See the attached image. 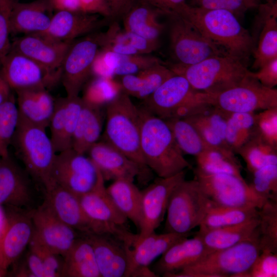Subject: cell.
<instances>
[{
	"label": "cell",
	"instance_id": "49",
	"mask_svg": "<svg viewBox=\"0 0 277 277\" xmlns=\"http://www.w3.org/2000/svg\"><path fill=\"white\" fill-rule=\"evenodd\" d=\"M17 0H0V65L11 50L10 21L12 9Z\"/></svg>",
	"mask_w": 277,
	"mask_h": 277
},
{
	"label": "cell",
	"instance_id": "42",
	"mask_svg": "<svg viewBox=\"0 0 277 277\" xmlns=\"http://www.w3.org/2000/svg\"><path fill=\"white\" fill-rule=\"evenodd\" d=\"M197 168L208 173H227L243 177L242 166L235 155L217 149L206 150L196 157Z\"/></svg>",
	"mask_w": 277,
	"mask_h": 277
},
{
	"label": "cell",
	"instance_id": "18",
	"mask_svg": "<svg viewBox=\"0 0 277 277\" xmlns=\"http://www.w3.org/2000/svg\"><path fill=\"white\" fill-rule=\"evenodd\" d=\"M197 92L184 76L174 74L162 84L142 105L154 115L166 120L194 100Z\"/></svg>",
	"mask_w": 277,
	"mask_h": 277
},
{
	"label": "cell",
	"instance_id": "41",
	"mask_svg": "<svg viewBox=\"0 0 277 277\" xmlns=\"http://www.w3.org/2000/svg\"><path fill=\"white\" fill-rule=\"evenodd\" d=\"M256 228L261 251L277 253V201L267 200L259 209Z\"/></svg>",
	"mask_w": 277,
	"mask_h": 277
},
{
	"label": "cell",
	"instance_id": "2",
	"mask_svg": "<svg viewBox=\"0 0 277 277\" xmlns=\"http://www.w3.org/2000/svg\"><path fill=\"white\" fill-rule=\"evenodd\" d=\"M137 107L141 149L146 166L160 177H170L190 168L166 121L142 105Z\"/></svg>",
	"mask_w": 277,
	"mask_h": 277
},
{
	"label": "cell",
	"instance_id": "58",
	"mask_svg": "<svg viewBox=\"0 0 277 277\" xmlns=\"http://www.w3.org/2000/svg\"><path fill=\"white\" fill-rule=\"evenodd\" d=\"M8 219L4 206L0 205V243L6 229Z\"/></svg>",
	"mask_w": 277,
	"mask_h": 277
},
{
	"label": "cell",
	"instance_id": "31",
	"mask_svg": "<svg viewBox=\"0 0 277 277\" xmlns=\"http://www.w3.org/2000/svg\"><path fill=\"white\" fill-rule=\"evenodd\" d=\"M174 74L163 62L136 74L121 76L117 82L123 92L143 101Z\"/></svg>",
	"mask_w": 277,
	"mask_h": 277
},
{
	"label": "cell",
	"instance_id": "59",
	"mask_svg": "<svg viewBox=\"0 0 277 277\" xmlns=\"http://www.w3.org/2000/svg\"><path fill=\"white\" fill-rule=\"evenodd\" d=\"M248 9L255 8L259 5V0H245Z\"/></svg>",
	"mask_w": 277,
	"mask_h": 277
},
{
	"label": "cell",
	"instance_id": "48",
	"mask_svg": "<svg viewBox=\"0 0 277 277\" xmlns=\"http://www.w3.org/2000/svg\"><path fill=\"white\" fill-rule=\"evenodd\" d=\"M258 133L272 145L277 147V107L255 113Z\"/></svg>",
	"mask_w": 277,
	"mask_h": 277
},
{
	"label": "cell",
	"instance_id": "19",
	"mask_svg": "<svg viewBox=\"0 0 277 277\" xmlns=\"http://www.w3.org/2000/svg\"><path fill=\"white\" fill-rule=\"evenodd\" d=\"M110 19L82 11H60L53 15L48 29L39 34L50 39L72 42L109 25Z\"/></svg>",
	"mask_w": 277,
	"mask_h": 277
},
{
	"label": "cell",
	"instance_id": "29",
	"mask_svg": "<svg viewBox=\"0 0 277 277\" xmlns=\"http://www.w3.org/2000/svg\"><path fill=\"white\" fill-rule=\"evenodd\" d=\"M16 93L19 116L46 129L55 106V100L47 89L21 90Z\"/></svg>",
	"mask_w": 277,
	"mask_h": 277
},
{
	"label": "cell",
	"instance_id": "40",
	"mask_svg": "<svg viewBox=\"0 0 277 277\" xmlns=\"http://www.w3.org/2000/svg\"><path fill=\"white\" fill-rule=\"evenodd\" d=\"M257 132L255 112L230 113L225 140L234 153Z\"/></svg>",
	"mask_w": 277,
	"mask_h": 277
},
{
	"label": "cell",
	"instance_id": "22",
	"mask_svg": "<svg viewBox=\"0 0 277 277\" xmlns=\"http://www.w3.org/2000/svg\"><path fill=\"white\" fill-rule=\"evenodd\" d=\"M45 190L43 204L59 220L81 234H98L83 211L79 196L56 184Z\"/></svg>",
	"mask_w": 277,
	"mask_h": 277
},
{
	"label": "cell",
	"instance_id": "53",
	"mask_svg": "<svg viewBox=\"0 0 277 277\" xmlns=\"http://www.w3.org/2000/svg\"><path fill=\"white\" fill-rule=\"evenodd\" d=\"M79 1L82 12L98 14L111 21L110 11L106 0H79Z\"/></svg>",
	"mask_w": 277,
	"mask_h": 277
},
{
	"label": "cell",
	"instance_id": "17",
	"mask_svg": "<svg viewBox=\"0 0 277 277\" xmlns=\"http://www.w3.org/2000/svg\"><path fill=\"white\" fill-rule=\"evenodd\" d=\"M87 153L105 181L120 179L133 181L136 177L140 182L146 183L150 177V173L104 140L95 143Z\"/></svg>",
	"mask_w": 277,
	"mask_h": 277
},
{
	"label": "cell",
	"instance_id": "11",
	"mask_svg": "<svg viewBox=\"0 0 277 277\" xmlns=\"http://www.w3.org/2000/svg\"><path fill=\"white\" fill-rule=\"evenodd\" d=\"M167 15L170 18V46L174 63L192 65L208 57L228 55L181 16L173 13Z\"/></svg>",
	"mask_w": 277,
	"mask_h": 277
},
{
	"label": "cell",
	"instance_id": "55",
	"mask_svg": "<svg viewBox=\"0 0 277 277\" xmlns=\"http://www.w3.org/2000/svg\"><path fill=\"white\" fill-rule=\"evenodd\" d=\"M147 4L161 11L163 14L172 13L186 0H137Z\"/></svg>",
	"mask_w": 277,
	"mask_h": 277
},
{
	"label": "cell",
	"instance_id": "5",
	"mask_svg": "<svg viewBox=\"0 0 277 277\" xmlns=\"http://www.w3.org/2000/svg\"><path fill=\"white\" fill-rule=\"evenodd\" d=\"M260 252L256 228L248 239L232 247L213 251L168 277H242Z\"/></svg>",
	"mask_w": 277,
	"mask_h": 277
},
{
	"label": "cell",
	"instance_id": "50",
	"mask_svg": "<svg viewBox=\"0 0 277 277\" xmlns=\"http://www.w3.org/2000/svg\"><path fill=\"white\" fill-rule=\"evenodd\" d=\"M207 9H223L236 16H242L248 9L245 0H190L189 4Z\"/></svg>",
	"mask_w": 277,
	"mask_h": 277
},
{
	"label": "cell",
	"instance_id": "15",
	"mask_svg": "<svg viewBox=\"0 0 277 277\" xmlns=\"http://www.w3.org/2000/svg\"><path fill=\"white\" fill-rule=\"evenodd\" d=\"M0 72L12 90L47 89L60 80V76L30 58L10 50L0 65Z\"/></svg>",
	"mask_w": 277,
	"mask_h": 277
},
{
	"label": "cell",
	"instance_id": "36",
	"mask_svg": "<svg viewBox=\"0 0 277 277\" xmlns=\"http://www.w3.org/2000/svg\"><path fill=\"white\" fill-rule=\"evenodd\" d=\"M258 208L225 207L211 202L198 231L240 224L258 216Z\"/></svg>",
	"mask_w": 277,
	"mask_h": 277
},
{
	"label": "cell",
	"instance_id": "52",
	"mask_svg": "<svg viewBox=\"0 0 277 277\" xmlns=\"http://www.w3.org/2000/svg\"><path fill=\"white\" fill-rule=\"evenodd\" d=\"M127 43L137 50L140 54H149L159 47V41L148 39L131 32L124 31Z\"/></svg>",
	"mask_w": 277,
	"mask_h": 277
},
{
	"label": "cell",
	"instance_id": "56",
	"mask_svg": "<svg viewBox=\"0 0 277 277\" xmlns=\"http://www.w3.org/2000/svg\"><path fill=\"white\" fill-rule=\"evenodd\" d=\"M49 2L52 9L56 12L82 11L79 0H49Z\"/></svg>",
	"mask_w": 277,
	"mask_h": 277
},
{
	"label": "cell",
	"instance_id": "27",
	"mask_svg": "<svg viewBox=\"0 0 277 277\" xmlns=\"http://www.w3.org/2000/svg\"><path fill=\"white\" fill-rule=\"evenodd\" d=\"M52 9L49 0H36L30 3L16 1L10 21V34H40L49 27Z\"/></svg>",
	"mask_w": 277,
	"mask_h": 277
},
{
	"label": "cell",
	"instance_id": "12",
	"mask_svg": "<svg viewBox=\"0 0 277 277\" xmlns=\"http://www.w3.org/2000/svg\"><path fill=\"white\" fill-rule=\"evenodd\" d=\"M100 174L88 156L70 148L56 154L51 171V186L57 185L80 196L95 187Z\"/></svg>",
	"mask_w": 277,
	"mask_h": 277
},
{
	"label": "cell",
	"instance_id": "1",
	"mask_svg": "<svg viewBox=\"0 0 277 277\" xmlns=\"http://www.w3.org/2000/svg\"><path fill=\"white\" fill-rule=\"evenodd\" d=\"M172 13L193 25L228 55L246 63L254 50V42L250 33L241 25L237 16L229 11L204 9L185 2Z\"/></svg>",
	"mask_w": 277,
	"mask_h": 277
},
{
	"label": "cell",
	"instance_id": "39",
	"mask_svg": "<svg viewBox=\"0 0 277 277\" xmlns=\"http://www.w3.org/2000/svg\"><path fill=\"white\" fill-rule=\"evenodd\" d=\"M101 50L105 63L113 70L114 76L136 74L163 62L150 54L124 55L102 49Z\"/></svg>",
	"mask_w": 277,
	"mask_h": 277
},
{
	"label": "cell",
	"instance_id": "6",
	"mask_svg": "<svg viewBox=\"0 0 277 277\" xmlns=\"http://www.w3.org/2000/svg\"><path fill=\"white\" fill-rule=\"evenodd\" d=\"M46 130L18 115L12 141L25 170L40 183L45 190L51 184V171L56 154Z\"/></svg>",
	"mask_w": 277,
	"mask_h": 277
},
{
	"label": "cell",
	"instance_id": "61",
	"mask_svg": "<svg viewBox=\"0 0 277 277\" xmlns=\"http://www.w3.org/2000/svg\"><path fill=\"white\" fill-rule=\"evenodd\" d=\"M1 158H2V157L0 156V160H1Z\"/></svg>",
	"mask_w": 277,
	"mask_h": 277
},
{
	"label": "cell",
	"instance_id": "8",
	"mask_svg": "<svg viewBox=\"0 0 277 277\" xmlns=\"http://www.w3.org/2000/svg\"><path fill=\"white\" fill-rule=\"evenodd\" d=\"M210 203L196 180H184L174 189L169 197L165 232H191L200 226Z\"/></svg>",
	"mask_w": 277,
	"mask_h": 277
},
{
	"label": "cell",
	"instance_id": "60",
	"mask_svg": "<svg viewBox=\"0 0 277 277\" xmlns=\"http://www.w3.org/2000/svg\"><path fill=\"white\" fill-rule=\"evenodd\" d=\"M8 271L4 269L0 260V277L5 276L7 274Z\"/></svg>",
	"mask_w": 277,
	"mask_h": 277
},
{
	"label": "cell",
	"instance_id": "28",
	"mask_svg": "<svg viewBox=\"0 0 277 277\" xmlns=\"http://www.w3.org/2000/svg\"><path fill=\"white\" fill-rule=\"evenodd\" d=\"M258 22L260 31L258 46L254 49L252 68L259 69L264 64L277 57V3L268 0L259 5Z\"/></svg>",
	"mask_w": 277,
	"mask_h": 277
},
{
	"label": "cell",
	"instance_id": "46",
	"mask_svg": "<svg viewBox=\"0 0 277 277\" xmlns=\"http://www.w3.org/2000/svg\"><path fill=\"white\" fill-rule=\"evenodd\" d=\"M42 260L46 269L48 277L62 276L64 259L39 241L34 235L28 246Z\"/></svg>",
	"mask_w": 277,
	"mask_h": 277
},
{
	"label": "cell",
	"instance_id": "26",
	"mask_svg": "<svg viewBox=\"0 0 277 277\" xmlns=\"http://www.w3.org/2000/svg\"><path fill=\"white\" fill-rule=\"evenodd\" d=\"M189 238L177 242L161 256L154 267L156 275L168 277L211 252L196 233L193 238Z\"/></svg>",
	"mask_w": 277,
	"mask_h": 277
},
{
	"label": "cell",
	"instance_id": "32",
	"mask_svg": "<svg viewBox=\"0 0 277 277\" xmlns=\"http://www.w3.org/2000/svg\"><path fill=\"white\" fill-rule=\"evenodd\" d=\"M163 13L144 3L136 1L122 21L125 32H131L148 39L159 41L165 25L158 22Z\"/></svg>",
	"mask_w": 277,
	"mask_h": 277
},
{
	"label": "cell",
	"instance_id": "34",
	"mask_svg": "<svg viewBox=\"0 0 277 277\" xmlns=\"http://www.w3.org/2000/svg\"><path fill=\"white\" fill-rule=\"evenodd\" d=\"M259 224V216L245 222L196 233L210 252L232 247L250 237Z\"/></svg>",
	"mask_w": 277,
	"mask_h": 277
},
{
	"label": "cell",
	"instance_id": "24",
	"mask_svg": "<svg viewBox=\"0 0 277 277\" xmlns=\"http://www.w3.org/2000/svg\"><path fill=\"white\" fill-rule=\"evenodd\" d=\"M83 235L92 247L101 277H126L129 260L122 240L109 233Z\"/></svg>",
	"mask_w": 277,
	"mask_h": 277
},
{
	"label": "cell",
	"instance_id": "43",
	"mask_svg": "<svg viewBox=\"0 0 277 277\" xmlns=\"http://www.w3.org/2000/svg\"><path fill=\"white\" fill-rule=\"evenodd\" d=\"M85 85L82 99L86 103L101 107L105 106L122 91L119 83L113 78L93 77Z\"/></svg>",
	"mask_w": 277,
	"mask_h": 277
},
{
	"label": "cell",
	"instance_id": "9",
	"mask_svg": "<svg viewBox=\"0 0 277 277\" xmlns=\"http://www.w3.org/2000/svg\"><path fill=\"white\" fill-rule=\"evenodd\" d=\"M196 180L208 199L222 206L261 208L267 200L259 195L243 177L227 173H208L197 167Z\"/></svg>",
	"mask_w": 277,
	"mask_h": 277
},
{
	"label": "cell",
	"instance_id": "21",
	"mask_svg": "<svg viewBox=\"0 0 277 277\" xmlns=\"http://www.w3.org/2000/svg\"><path fill=\"white\" fill-rule=\"evenodd\" d=\"M29 174L8 156L0 160V205L32 210L34 194Z\"/></svg>",
	"mask_w": 277,
	"mask_h": 277
},
{
	"label": "cell",
	"instance_id": "35",
	"mask_svg": "<svg viewBox=\"0 0 277 277\" xmlns=\"http://www.w3.org/2000/svg\"><path fill=\"white\" fill-rule=\"evenodd\" d=\"M118 209L139 230L141 220L142 191L127 180H117L106 188Z\"/></svg>",
	"mask_w": 277,
	"mask_h": 277
},
{
	"label": "cell",
	"instance_id": "47",
	"mask_svg": "<svg viewBox=\"0 0 277 277\" xmlns=\"http://www.w3.org/2000/svg\"><path fill=\"white\" fill-rule=\"evenodd\" d=\"M277 253L261 251L242 277H276Z\"/></svg>",
	"mask_w": 277,
	"mask_h": 277
},
{
	"label": "cell",
	"instance_id": "7",
	"mask_svg": "<svg viewBox=\"0 0 277 277\" xmlns=\"http://www.w3.org/2000/svg\"><path fill=\"white\" fill-rule=\"evenodd\" d=\"M195 98L230 113L255 112L277 107V90L262 85L251 71L238 85L214 94L197 91Z\"/></svg>",
	"mask_w": 277,
	"mask_h": 277
},
{
	"label": "cell",
	"instance_id": "23",
	"mask_svg": "<svg viewBox=\"0 0 277 277\" xmlns=\"http://www.w3.org/2000/svg\"><path fill=\"white\" fill-rule=\"evenodd\" d=\"M72 42L54 41L39 34L24 35L14 38L11 50L30 58L61 78L62 64Z\"/></svg>",
	"mask_w": 277,
	"mask_h": 277
},
{
	"label": "cell",
	"instance_id": "44",
	"mask_svg": "<svg viewBox=\"0 0 277 277\" xmlns=\"http://www.w3.org/2000/svg\"><path fill=\"white\" fill-rule=\"evenodd\" d=\"M18 121L16 101L12 94L0 105V156L7 157Z\"/></svg>",
	"mask_w": 277,
	"mask_h": 277
},
{
	"label": "cell",
	"instance_id": "4",
	"mask_svg": "<svg viewBox=\"0 0 277 277\" xmlns=\"http://www.w3.org/2000/svg\"><path fill=\"white\" fill-rule=\"evenodd\" d=\"M165 64L174 73L186 78L194 90L209 94L238 85L250 73L246 63L228 55L212 56L192 65Z\"/></svg>",
	"mask_w": 277,
	"mask_h": 277
},
{
	"label": "cell",
	"instance_id": "13",
	"mask_svg": "<svg viewBox=\"0 0 277 277\" xmlns=\"http://www.w3.org/2000/svg\"><path fill=\"white\" fill-rule=\"evenodd\" d=\"M100 172L95 187L79 196L81 206L96 227L98 234L109 233L121 239L126 233L127 217L118 209L107 192Z\"/></svg>",
	"mask_w": 277,
	"mask_h": 277
},
{
	"label": "cell",
	"instance_id": "37",
	"mask_svg": "<svg viewBox=\"0 0 277 277\" xmlns=\"http://www.w3.org/2000/svg\"><path fill=\"white\" fill-rule=\"evenodd\" d=\"M251 173L268 164H277V147L258 132L238 150Z\"/></svg>",
	"mask_w": 277,
	"mask_h": 277
},
{
	"label": "cell",
	"instance_id": "45",
	"mask_svg": "<svg viewBox=\"0 0 277 277\" xmlns=\"http://www.w3.org/2000/svg\"><path fill=\"white\" fill-rule=\"evenodd\" d=\"M252 174V189L267 200L277 201V164L267 165Z\"/></svg>",
	"mask_w": 277,
	"mask_h": 277
},
{
	"label": "cell",
	"instance_id": "25",
	"mask_svg": "<svg viewBox=\"0 0 277 277\" xmlns=\"http://www.w3.org/2000/svg\"><path fill=\"white\" fill-rule=\"evenodd\" d=\"M82 104V99L79 96H66L55 100L49 127L50 138L56 153L71 148L72 138Z\"/></svg>",
	"mask_w": 277,
	"mask_h": 277
},
{
	"label": "cell",
	"instance_id": "51",
	"mask_svg": "<svg viewBox=\"0 0 277 277\" xmlns=\"http://www.w3.org/2000/svg\"><path fill=\"white\" fill-rule=\"evenodd\" d=\"M252 75L263 86L274 88L277 85V57L268 61Z\"/></svg>",
	"mask_w": 277,
	"mask_h": 277
},
{
	"label": "cell",
	"instance_id": "38",
	"mask_svg": "<svg viewBox=\"0 0 277 277\" xmlns=\"http://www.w3.org/2000/svg\"><path fill=\"white\" fill-rule=\"evenodd\" d=\"M164 120L171 129L177 144L183 153L196 157L206 150L217 149L208 144L195 127L186 120L172 117Z\"/></svg>",
	"mask_w": 277,
	"mask_h": 277
},
{
	"label": "cell",
	"instance_id": "14",
	"mask_svg": "<svg viewBox=\"0 0 277 277\" xmlns=\"http://www.w3.org/2000/svg\"><path fill=\"white\" fill-rule=\"evenodd\" d=\"M185 177V170L170 177H159L142 191L141 224L134 244L155 232L160 225L171 193Z\"/></svg>",
	"mask_w": 277,
	"mask_h": 277
},
{
	"label": "cell",
	"instance_id": "10",
	"mask_svg": "<svg viewBox=\"0 0 277 277\" xmlns=\"http://www.w3.org/2000/svg\"><path fill=\"white\" fill-rule=\"evenodd\" d=\"M104 41V33L96 32L71 43L61 68L60 81L67 96H79L91 76L92 64Z\"/></svg>",
	"mask_w": 277,
	"mask_h": 277
},
{
	"label": "cell",
	"instance_id": "57",
	"mask_svg": "<svg viewBox=\"0 0 277 277\" xmlns=\"http://www.w3.org/2000/svg\"><path fill=\"white\" fill-rule=\"evenodd\" d=\"M12 89L0 72V105L8 100L11 95Z\"/></svg>",
	"mask_w": 277,
	"mask_h": 277
},
{
	"label": "cell",
	"instance_id": "33",
	"mask_svg": "<svg viewBox=\"0 0 277 277\" xmlns=\"http://www.w3.org/2000/svg\"><path fill=\"white\" fill-rule=\"evenodd\" d=\"M63 259L62 276L101 277L92 247L83 234Z\"/></svg>",
	"mask_w": 277,
	"mask_h": 277
},
{
	"label": "cell",
	"instance_id": "30",
	"mask_svg": "<svg viewBox=\"0 0 277 277\" xmlns=\"http://www.w3.org/2000/svg\"><path fill=\"white\" fill-rule=\"evenodd\" d=\"M83 104L74 130L71 148L85 154L101 136L104 122L102 107L85 102Z\"/></svg>",
	"mask_w": 277,
	"mask_h": 277
},
{
	"label": "cell",
	"instance_id": "20",
	"mask_svg": "<svg viewBox=\"0 0 277 277\" xmlns=\"http://www.w3.org/2000/svg\"><path fill=\"white\" fill-rule=\"evenodd\" d=\"M34 235L55 253L64 257L82 235L55 216L43 204L32 210Z\"/></svg>",
	"mask_w": 277,
	"mask_h": 277
},
{
	"label": "cell",
	"instance_id": "54",
	"mask_svg": "<svg viewBox=\"0 0 277 277\" xmlns=\"http://www.w3.org/2000/svg\"><path fill=\"white\" fill-rule=\"evenodd\" d=\"M111 14V21L117 22L122 19L137 0H106Z\"/></svg>",
	"mask_w": 277,
	"mask_h": 277
},
{
	"label": "cell",
	"instance_id": "16",
	"mask_svg": "<svg viewBox=\"0 0 277 277\" xmlns=\"http://www.w3.org/2000/svg\"><path fill=\"white\" fill-rule=\"evenodd\" d=\"M8 223L0 243V260L5 269L13 265L28 247L34 234L32 210L4 206Z\"/></svg>",
	"mask_w": 277,
	"mask_h": 277
},
{
	"label": "cell",
	"instance_id": "3",
	"mask_svg": "<svg viewBox=\"0 0 277 277\" xmlns=\"http://www.w3.org/2000/svg\"><path fill=\"white\" fill-rule=\"evenodd\" d=\"M105 106L104 141L150 173L151 170L146 166L141 152L138 107L122 91Z\"/></svg>",
	"mask_w": 277,
	"mask_h": 277
}]
</instances>
